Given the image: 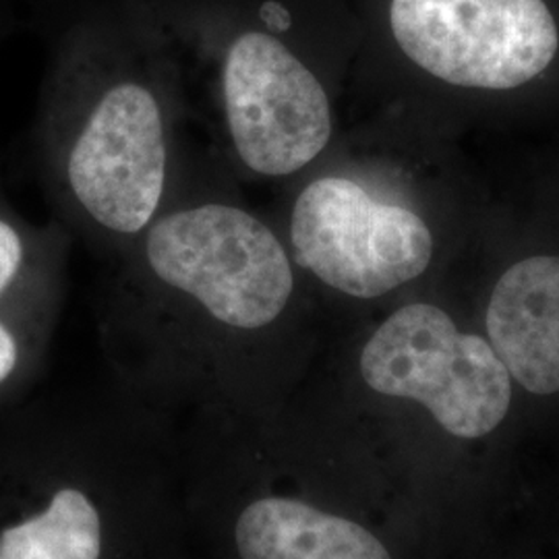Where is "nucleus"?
I'll return each mask as SVG.
<instances>
[{
	"label": "nucleus",
	"mask_w": 559,
	"mask_h": 559,
	"mask_svg": "<svg viewBox=\"0 0 559 559\" xmlns=\"http://www.w3.org/2000/svg\"><path fill=\"white\" fill-rule=\"evenodd\" d=\"M27 260L29 249L23 233L13 222L0 218V307L25 276ZM21 360L23 344L15 328L0 311V388L15 378Z\"/></svg>",
	"instance_id": "9d476101"
},
{
	"label": "nucleus",
	"mask_w": 559,
	"mask_h": 559,
	"mask_svg": "<svg viewBox=\"0 0 559 559\" xmlns=\"http://www.w3.org/2000/svg\"><path fill=\"white\" fill-rule=\"evenodd\" d=\"M46 443L36 500L0 520V559H191L177 420L108 380Z\"/></svg>",
	"instance_id": "7ed1b4c3"
},
{
	"label": "nucleus",
	"mask_w": 559,
	"mask_h": 559,
	"mask_svg": "<svg viewBox=\"0 0 559 559\" xmlns=\"http://www.w3.org/2000/svg\"><path fill=\"white\" fill-rule=\"evenodd\" d=\"M50 154L71 226L108 261L175 191L189 119L179 55L152 0H52Z\"/></svg>",
	"instance_id": "f03ea898"
},
{
	"label": "nucleus",
	"mask_w": 559,
	"mask_h": 559,
	"mask_svg": "<svg viewBox=\"0 0 559 559\" xmlns=\"http://www.w3.org/2000/svg\"><path fill=\"white\" fill-rule=\"evenodd\" d=\"M489 344L512 380L531 394L559 392V258L514 263L487 307Z\"/></svg>",
	"instance_id": "1a4fd4ad"
},
{
	"label": "nucleus",
	"mask_w": 559,
	"mask_h": 559,
	"mask_svg": "<svg viewBox=\"0 0 559 559\" xmlns=\"http://www.w3.org/2000/svg\"><path fill=\"white\" fill-rule=\"evenodd\" d=\"M378 17L411 64L473 90H514L558 57L547 0H380Z\"/></svg>",
	"instance_id": "6e6552de"
},
{
	"label": "nucleus",
	"mask_w": 559,
	"mask_h": 559,
	"mask_svg": "<svg viewBox=\"0 0 559 559\" xmlns=\"http://www.w3.org/2000/svg\"><path fill=\"white\" fill-rule=\"evenodd\" d=\"M179 429L191 531L212 559H396L369 524L302 487L272 419Z\"/></svg>",
	"instance_id": "39448f33"
},
{
	"label": "nucleus",
	"mask_w": 559,
	"mask_h": 559,
	"mask_svg": "<svg viewBox=\"0 0 559 559\" xmlns=\"http://www.w3.org/2000/svg\"><path fill=\"white\" fill-rule=\"evenodd\" d=\"M300 280L224 164L187 158L98 290L108 380L179 425L274 419L299 376Z\"/></svg>",
	"instance_id": "f257e3e1"
},
{
	"label": "nucleus",
	"mask_w": 559,
	"mask_h": 559,
	"mask_svg": "<svg viewBox=\"0 0 559 559\" xmlns=\"http://www.w3.org/2000/svg\"><path fill=\"white\" fill-rule=\"evenodd\" d=\"M274 226L300 278L346 299H383L433 258V235L417 212L344 173L307 180Z\"/></svg>",
	"instance_id": "423d86ee"
},
{
	"label": "nucleus",
	"mask_w": 559,
	"mask_h": 559,
	"mask_svg": "<svg viewBox=\"0 0 559 559\" xmlns=\"http://www.w3.org/2000/svg\"><path fill=\"white\" fill-rule=\"evenodd\" d=\"M355 376L369 396L415 402L462 440L496 431L512 404V378L493 346L429 302L381 320L359 346Z\"/></svg>",
	"instance_id": "0eeeda50"
},
{
	"label": "nucleus",
	"mask_w": 559,
	"mask_h": 559,
	"mask_svg": "<svg viewBox=\"0 0 559 559\" xmlns=\"http://www.w3.org/2000/svg\"><path fill=\"white\" fill-rule=\"evenodd\" d=\"M237 180L297 177L334 138L316 38L328 0H152Z\"/></svg>",
	"instance_id": "20e7f679"
}]
</instances>
